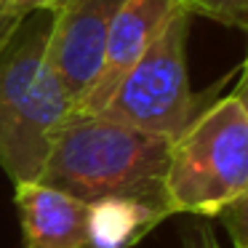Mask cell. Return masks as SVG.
Returning <instances> with one entry per match:
<instances>
[{"label": "cell", "instance_id": "6da1fadb", "mask_svg": "<svg viewBox=\"0 0 248 248\" xmlns=\"http://www.w3.org/2000/svg\"><path fill=\"white\" fill-rule=\"evenodd\" d=\"M171 139L102 115L72 112L51 144L40 182L93 203L134 198L166 211V168ZM171 216V214H168Z\"/></svg>", "mask_w": 248, "mask_h": 248}, {"label": "cell", "instance_id": "7a4b0ae2", "mask_svg": "<svg viewBox=\"0 0 248 248\" xmlns=\"http://www.w3.org/2000/svg\"><path fill=\"white\" fill-rule=\"evenodd\" d=\"M51 11L24 16L0 46V168L14 184L40 182L72 99L46 62Z\"/></svg>", "mask_w": 248, "mask_h": 248}, {"label": "cell", "instance_id": "3957f363", "mask_svg": "<svg viewBox=\"0 0 248 248\" xmlns=\"http://www.w3.org/2000/svg\"><path fill=\"white\" fill-rule=\"evenodd\" d=\"M248 187V109L235 93L208 102L171 141L168 214L219 219Z\"/></svg>", "mask_w": 248, "mask_h": 248}, {"label": "cell", "instance_id": "277c9868", "mask_svg": "<svg viewBox=\"0 0 248 248\" xmlns=\"http://www.w3.org/2000/svg\"><path fill=\"white\" fill-rule=\"evenodd\" d=\"M192 14L184 8L166 24L155 43L125 72L102 118L155 136L176 139L205 107V96H195L187 78V35Z\"/></svg>", "mask_w": 248, "mask_h": 248}, {"label": "cell", "instance_id": "5b68a950", "mask_svg": "<svg viewBox=\"0 0 248 248\" xmlns=\"http://www.w3.org/2000/svg\"><path fill=\"white\" fill-rule=\"evenodd\" d=\"M120 3L123 0H62L51 11L46 62L72 99V107L83 102L99 78L109 24Z\"/></svg>", "mask_w": 248, "mask_h": 248}, {"label": "cell", "instance_id": "8992f818", "mask_svg": "<svg viewBox=\"0 0 248 248\" xmlns=\"http://www.w3.org/2000/svg\"><path fill=\"white\" fill-rule=\"evenodd\" d=\"M179 11H184L182 0H123L109 24L99 78L93 80L91 91L83 96V102L75 107V112H102V107L109 102L125 72L144 56V51L155 43V38Z\"/></svg>", "mask_w": 248, "mask_h": 248}, {"label": "cell", "instance_id": "52a82bcc", "mask_svg": "<svg viewBox=\"0 0 248 248\" xmlns=\"http://www.w3.org/2000/svg\"><path fill=\"white\" fill-rule=\"evenodd\" d=\"M24 248H93L88 203L43 182L14 184Z\"/></svg>", "mask_w": 248, "mask_h": 248}, {"label": "cell", "instance_id": "ba28073f", "mask_svg": "<svg viewBox=\"0 0 248 248\" xmlns=\"http://www.w3.org/2000/svg\"><path fill=\"white\" fill-rule=\"evenodd\" d=\"M166 211L134 198H102L88 203V237L93 248H131L150 235Z\"/></svg>", "mask_w": 248, "mask_h": 248}, {"label": "cell", "instance_id": "9c48e42d", "mask_svg": "<svg viewBox=\"0 0 248 248\" xmlns=\"http://www.w3.org/2000/svg\"><path fill=\"white\" fill-rule=\"evenodd\" d=\"M221 224L227 227V235L232 240V248H248V187L243 195L219 216Z\"/></svg>", "mask_w": 248, "mask_h": 248}, {"label": "cell", "instance_id": "30bf717a", "mask_svg": "<svg viewBox=\"0 0 248 248\" xmlns=\"http://www.w3.org/2000/svg\"><path fill=\"white\" fill-rule=\"evenodd\" d=\"M62 0H3V8H6L8 16H16L24 19L30 14H38V11H56Z\"/></svg>", "mask_w": 248, "mask_h": 248}, {"label": "cell", "instance_id": "8fae6325", "mask_svg": "<svg viewBox=\"0 0 248 248\" xmlns=\"http://www.w3.org/2000/svg\"><path fill=\"white\" fill-rule=\"evenodd\" d=\"M182 248H221L208 224H192L182 232Z\"/></svg>", "mask_w": 248, "mask_h": 248}, {"label": "cell", "instance_id": "7c38bea8", "mask_svg": "<svg viewBox=\"0 0 248 248\" xmlns=\"http://www.w3.org/2000/svg\"><path fill=\"white\" fill-rule=\"evenodd\" d=\"M24 19H16V16H8L6 8H3V0H0V46L6 43L8 38H11L14 32H16V27L22 24Z\"/></svg>", "mask_w": 248, "mask_h": 248}, {"label": "cell", "instance_id": "4fadbf2b", "mask_svg": "<svg viewBox=\"0 0 248 248\" xmlns=\"http://www.w3.org/2000/svg\"><path fill=\"white\" fill-rule=\"evenodd\" d=\"M235 93L237 99L243 102V107L248 109V54H246V62H243V70H240V78H237V86H235Z\"/></svg>", "mask_w": 248, "mask_h": 248}]
</instances>
